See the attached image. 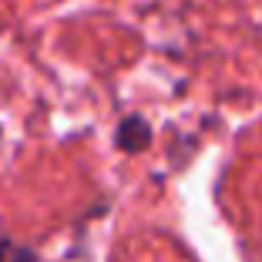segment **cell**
Here are the masks:
<instances>
[{
    "instance_id": "6da1fadb",
    "label": "cell",
    "mask_w": 262,
    "mask_h": 262,
    "mask_svg": "<svg viewBox=\"0 0 262 262\" xmlns=\"http://www.w3.org/2000/svg\"><path fill=\"white\" fill-rule=\"evenodd\" d=\"M151 138H155V131L141 115H124L115 128V145L124 155H138L145 148H151Z\"/></svg>"
},
{
    "instance_id": "7a4b0ae2",
    "label": "cell",
    "mask_w": 262,
    "mask_h": 262,
    "mask_svg": "<svg viewBox=\"0 0 262 262\" xmlns=\"http://www.w3.org/2000/svg\"><path fill=\"white\" fill-rule=\"evenodd\" d=\"M0 262H40L31 246H17L7 235H0Z\"/></svg>"
}]
</instances>
